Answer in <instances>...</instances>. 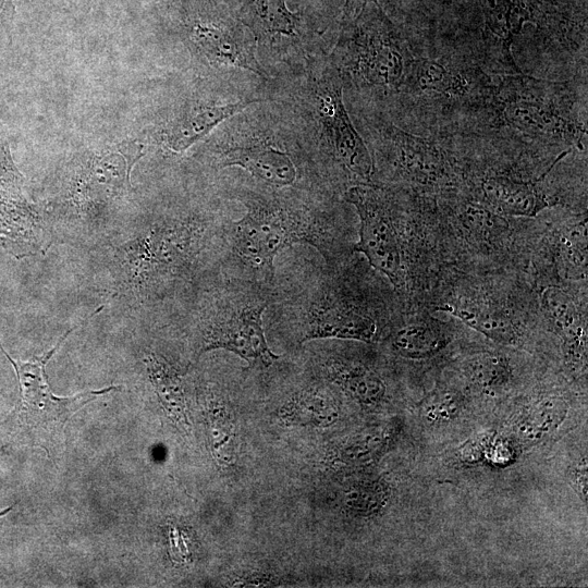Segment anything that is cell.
<instances>
[{"label":"cell","instance_id":"obj_1","mask_svg":"<svg viewBox=\"0 0 588 588\" xmlns=\"http://www.w3.org/2000/svg\"><path fill=\"white\" fill-rule=\"evenodd\" d=\"M572 81H547L522 73L493 74L476 122L550 145L583 148L586 122Z\"/></svg>","mask_w":588,"mask_h":588},{"label":"cell","instance_id":"obj_2","mask_svg":"<svg viewBox=\"0 0 588 588\" xmlns=\"http://www.w3.org/2000/svg\"><path fill=\"white\" fill-rule=\"evenodd\" d=\"M343 83L357 88L401 91L414 60L409 44L377 0L343 21L330 59Z\"/></svg>","mask_w":588,"mask_h":588},{"label":"cell","instance_id":"obj_3","mask_svg":"<svg viewBox=\"0 0 588 588\" xmlns=\"http://www.w3.org/2000/svg\"><path fill=\"white\" fill-rule=\"evenodd\" d=\"M247 211L233 222V249L253 269L272 275L277 254L294 243L322 252V229L304 211L273 199L243 197Z\"/></svg>","mask_w":588,"mask_h":588},{"label":"cell","instance_id":"obj_4","mask_svg":"<svg viewBox=\"0 0 588 588\" xmlns=\"http://www.w3.org/2000/svg\"><path fill=\"white\" fill-rule=\"evenodd\" d=\"M343 85L331 60L313 65L306 84V107L331 157L363 183H370L375 162L346 111Z\"/></svg>","mask_w":588,"mask_h":588},{"label":"cell","instance_id":"obj_5","mask_svg":"<svg viewBox=\"0 0 588 588\" xmlns=\"http://www.w3.org/2000/svg\"><path fill=\"white\" fill-rule=\"evenodd\" d=\"M483 17V62L493 74L522 73L512 54L526 23L559 38L565 12L556 0H478Z\"/></svg>","mask_w":588,"mask_h":588},{"label":"cell","instance_id":"obj_6","mask_svg":"<svg viewBox=\"0 0 588 588\" xmlns=\"http://www.w3.org/2000/svg\"><path fill=\"white\" fill-rule=\"evenodd\" d=\"M492 75L480 65L454 63L444 59L414 58L401 91L417 99L436 100L473 119L483 107Z\"/></svg>","mask_w":588,"mask_h":588},{"label":"cell","instance_id":"obj_7","mask_svg":"<svg viewBox=\"0 0 588 588\" xmlns=\"http://www.w3.org/2000/svg\"><path fill=\"white\" fill-rule=\"evenodd\" d=\"M345 200L356 208L360 221L354 249L400 287L403 264L390 195L370 183H359L346 191Z\"/></svg>","mask_w":588,"mask_h":588},{"label":"cell","instance_id":"obj_8","mask_svg":"<svg viewBox=\"0 0 588 588\" xmlns=\"http://www.w3.org/2000/svg\"><path fill=\"white\" fill-rule=\"evenodd\" d=\"M267 303L257 298H233L213 309L204 321L199 354L230 351L249 365L269 367L278 358L266 340L262 314Z\"/></svg>","mask_w":588,"mask_h":588},{"label":"cell","instance_id":"obj_9","mask_svg":"<svg viewBox=\"0 0 588 588\" xmlns=\"http://www.w3.org/2000/svg\"><path fill=\"white\" fill-rule=\"evenodd\" d=\"M71 332L72 329L65 332L49 352L29 362H16L2 348L19 378L22 411L27 414L32 424L47 431L63 427L66 420L84 405L117 389L109 387L73 396H57L52 392L47 380L46 364Z\"/></svg>","mask_w":588,"mask_h":588},{"label":"cell","instance_id":"obj_10","mask_svg":"<svg viewBox=\"0 0 588 588\" xmlns=\"http://www.w3.org/2000/svg\"><path fill=\"white\" fill-rule=\"evenodd\" d=\"M278 137L268 128L237 130L220 156V166L241 167L272 186H293L298 177L294 155Z\"/></svg>","mask_w":588,"mask_h":588},{"label":"cell","instance_id":"obj_11","mask_svg":"<svg viewBox=\"0 0 588 588\" xmlns=\"http://www.w3.org/2000/svg\"><path fill=\"white\" fill-rule=\"evenodd\" d=\"M378 137L391 152L407 180L422 185L450 184L454 167L449 154L436 142L406 132L392 123L378 127Z\"/></svg>","mask_w":588,"mask_h":588},{"label":"cell","instance_id":"obj_12","mask_svg":"<svg viewBox=\"0 0 588 588\" xmlns=\"http://www.w3.org/2000/svg\"><path fill=\"white\" fill-rule=\"evenodd\" d=\"M189 38L212 63L244 69L266 78L255 57V42L230 17L196 20Z\"/></svg>","mask_w":588,"mask_h":588},{"label":"cell","instance_id":"obj_13","mask_svg":"<svg viewBox=\"0 0 588 588\" xmlns=\"http://www.w3.org/2000/svg\"><path fill=\"white\" fill-rule=\"evenodd\" d=\"M303 322V342L323 338L371 342L377 333L371 316L329 293L310 302Z\"/></svg>","mask_w":588,"mask_h":588},{"label":"cell","instance_id":"obj_14","mask_svg":"<svg viewBox=\"0 0 588 588\" xmlns=\"http://www.w3.org/2000/svg\"><path fill=\"white\" fill-rule=\"evenodd\" d=\"M572 149L563 150L550 168L536 180H518L509 175H487L479 183L485 205L505 216L535 217L553 206L556 198L549 195L541 183L550 170Z\"/></svg>","mask_w":588,"mask_h":588},{"label":"cell","instance_id":"obj_15","mask_svg":"<svg viewBox=\"0 0 588 588\" xmlns=\"http://www.w3.org/2000/svg\"><path fill=\"white\" fill-rule=\"evenodd\" d=\"M540 302L544 317L563 341L566 364L575 371L586 369V320L573 297L560 287L549 286Z\"/></svg>","mask_w":588,"mask_h":588},{"label":"cell","instance_id":"obj_16","mask_svg":"<svg viewBox=\"0 0 588 588\" xmlns=\"http://www.w3.org/2000/svg\"><path fill=\"white\" fill-rule=\"evenodd\" d=\"M257 101L258 99H241L223 105L210 102L194 106L169 124L166 133L167 144L174 151H184L223 120L241 113L247 106Z\"/></svg>","mask_w":588,"mask_h":588},{"label":"cell","instance_id":"obj_17","mask_svg":"<svg viewBox=\"0 0 588 588\" xmlns=\"http://www.w3.org/2000/svg\"><path fill=\"white\" fill-rule=\"evenodd\" d=\"M40 241L41 226L25 199L0 200V247L23 258L38 250Z\"/></svg>","mask_w":588,"mask_h":588},{"label":"cell","instance_id":"obj_18","mask_svg":"<svg viewBox=\"0 0 588 588\" xmlns=\"http://www.w3.org/2000/svg\"><path fill=\"white\" fill-rule=\"evenodd\" d=\"M238 17L255 40L264 44L296 36L299 25L298 16L287 9L285 0H244Z\"/></svg>","mask_w":588,"mask_h":588},{"label":"cell","instance_id":"obj_19","mask_svg":"<svg viewBox=\"0 0 588 588\" xmlns=\"http://www.w3.org/2000/svg\"><path fill=\"white\" fill-rule=\"evenodd\" d=\"M340 415L336 400L321 388H309L290 399L279 412V419L287 426L328 427Z\"/></svg>","mask_w":588,"mask_h":588},{"label":"cell","instance_id":"obj_20","mask_svg":"<svg viewBox=\"0 0 588 588\" xmlns=\"http://www.w3.org/2000/svg\"><path fill=\"white\" fill-rule=\"evenodd\" d=\"M438 309L461 319L495 343L509 345L517 342L516 326L511 317L498 307L482 303L461 302L444 305Z\"/></svg>","mask_w":588,"mask_h":588},{"label":"cell","instance_id":"obj_21","mask_svg":"<svg viewBox=\"0 0 588 588\" xmlns=\"http://www.w3.org/2000/svg\"><path fill=\"white\" fill-rule=\"evenodd\" d=\"M327 373L331 381L362 405L372 406L385 395L383 379L364 364L344 359L327 363Z\"/></svg>","mask_w":588,"mask_h":588},{"label":"cell","instance_id":"obj_22","mask_svg":"<svg viewBox=\"0 0 588 588\" xmlns=\"http://www.w3.org/2000/svg\"><path fill=\"white\" fill-rule=\"evenodd\" d=\"M393 438L392 426L372 427L353 436L334 452L332 462L342 466H363L377 461Z\"/></svg>","mask_w":588,"mask_h":588},{"label":"cell","instance_id":"obj_23","mask_svg":"<svg viewBox=\"0 0 588 588\" xmlns=\"http://www.w3.org/2000/svg\"><path fill=\"white\" fill-rule=\"evenodd\" d=\"M449 338L437 327L414 322L399 328L391 336V347L397 355L409 359L428 358L439 353Z\"/></svg>","mask_w":588,"mask_h":588},{"label":"cell","instance_id":"obj_24","mask_svg":"<svg viewBox=\"0 0 588 588\" xmlns=\"http://www.w3.org/2000/svg\"><path fill=\"white\" fill-rule=\"evenodd\" d=\"M568 412L567 402L560 396H546L531 403L517 421L518 432L529 440H539L555 431Z\"/></svg>","mask_w":588,"mask_h":588},{"label":"cell","instance_id":"obj_25","mask_svg":"<svg viewBox=\"0 0 588 588\" xmlns=\"http://www.w3.org/2000/svg\"><path fill=\"white\" fill-rule=\"evenodd\" d=\"M148 372L166 411L175 419L186 422L184 385L180 373L163 359L151 355Z\"/></svg>","mask_w":588,"mask_h":588},{"label":"cell","instance_id":"obj_26","mask_svg":"<svg viewBox=\"0 0 588 588\" xmlns=\"http://www.w3.org/2000/svg\"><path fill=\"white\" fill-rule=\"evenodd\" d=\"M463 372L471 384L490 391L503 388L510 382L512 367L503 354L479 352L464 360Z\"/></svg>","mask_w":588,"mask_h":588},{"label":"cell","instance_id":"obj_27","mask_svg":"<svg viewBox=\"0 0 588 588\" xmlns=\"http://www.w3.org/2000/svg\"><path fill=\"white\" fill-rule=\"evenodd\" d=\"M209 440L213 457L223 467L236 461L235 426L232 414L223 404L216 403L209 414Z\"/></svg>","mask_w":588,"mask_h":588},{"label":"cell","instance_id":"obj_28","mask_svg":"<svg viewBox=\"0 0 588 588\" xmlns=\"http://www.w3.org/2000/svg\"><path fill=\"white\" fill-rule=\"evenodd\" d=\"M390 497L388 483L381 479L360 481L352 485L343 495L345 510L355 516L368 517L379 514Z\"/></svg>","mask_w":588,"mask_h":588},{"label":"cell","instance_id":"obj_29","mask_svg":"<svg viewBox=\"0 0 588 588\" xmlns=\"http://www.w3.org/2000/svg\"><path fill=\"white\" fill-rule=\"evenodd\" d=\"M560 254L566 274L572 278L583 277L587 271V221H580L569 228L560 242Z\"/></svg>","mask_w":588,"mask_h":588},{"label":"cell","instance_id":"obj_30","mask_svg":"<svg viewBox=\"0 0 588 588\" xmlns=\"http://www.w3.org/2000/svg\"><path fill=\"white\" fill-rule=\"evenodd\" d=\"M462 409V397L454 391L441 390L427 396L420 415L429 422L441 424L455 418Z\"/></svg>","mask_w":588,"mask_h":588},{"label":"cell","instance_id":"obj_31","mask_svg":"<svg viewBox=\"0 0 588 588\" xmlns=\"http://www.w3.org/2000/svg\"><path fill=\"white\" fill-rule=\"evenodd\" d=\"M23 180L13 162L8 142L0 135V200L22 197Z\"/></svg>","mask_w":588,"mask_h":588},{"label":"cell","instance_id":"obj_32","mask_svg":"<svg viewBox=\"0 0 588 588\" xmlns=\"http://www.w3.org/2000/svg\"><path fill=\"white\" fill-rule=\"evenodd\" d=\"M571 481L575 492L587 502V462L586 458L576 464L571 471Z\"/></svg>","mask_w":588,"mask_h":588},{"label":"cell","instance_id":"obj_33","mask_svg":"<svg viewBox=\"0 0 588 588\" xmlns=\"http://www.w3.org/2000/svg\"><path fill=\"white\" fill-rule=\"evenodd\" d=\"M13 14V0H0V32L4 30L10 25Z\"/></svg>","mask_w":588,"mask_h":588},{"label":"cell","instance_id":"obj_34","mask_svg":"<svg viewBox=\"0 0 588 588\" xmlns=\"http://www.w3.org/2000/svg\"><path fill=\"white\" fill-rule=\"evenodd\" d=\"M367 0H345L343 21L355 16Z\"/></svg>","mask_w":588,"mask_h":588}]
</instances>
